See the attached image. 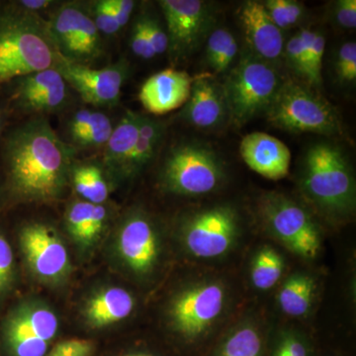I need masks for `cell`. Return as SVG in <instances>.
<instances>
[{
  "mask_svg": "<svg viewBox=\"0 0 356 356\" xmlns=\"http://www.w3.org/2000/svg\"><path fill=\"white\" fill-rule=\"evenodd\" d=\"M97 343L90 339H67L58 341L44 356H96Z\"/></svg>",
  "mask_w": 356,
  "mask_h": 356,
  "instance_id": "37",
  "label": "cell"
},
{
  "mask_svg": "<svg viewBox=\"0 0 356 356\" xmlns=\"http://www.w3.org/2000/svg\"><path fill=\"white\" fill-rule=\"evenodd\" d=\"M81 3L65 2L48 22L49 31L60 55L70 60L76 54V30Z\"/></svg>",
  "mask_w": 356,
  "mask_h": 356,
  "instance_id": "26",
  "label": "cell"
},
{
  "mask_svg": "<svg viewBox=\"0 0 356 356\" xmlns=\"http://www.w3.org/2000/svg\"><path fill=\"white\" fill-rule=\"evenodd\" d=\"M325 48L324 34L321 32H314L312 41L310 56L307 64L306 81L310 88H318L323 84V60Z\"/></svg>",
  "mask_w": 356,
  "mask_h": 356,
  "instance_id": "34",
  "label": "cell"
},
{
  "mask_svg": "<svg viewBox=\"0 0 356 356\" xmlns=\"http://www.w3.org/2000/svg\"><path fill=\"white\" fill-rule=\"evenodd\" d=\"M238 51L234 35L224 28H217L206 41V62L215 74H222L233 64Z\"/></svg>",
  "mask_w": 356,
  "mask_h": 356,
  "instance_id": "30",
  "label": "cell"
},
{
  "mask_svg": "<svg viewBox=\"0 0 356 356\" xmlns=\"http://www.w3.org/2000/svg\"><path fill=\"white\" fill-rule=\"evenodd\" d=\"M192 77L184 70L168 69L154 74L140 89L139 99L149 113L163 115L184 106L191 95Z\"/></svg>",
  "mask_w": 356,
  "mask_h": 356,
  "instance_id": "17",
  "label": "cell"
},
{
  "mask_svg": "<svg viewBox=\"0 0 356 356\" xmlns=\"http://www.w3.org/2000/svg\"><path fill=\"white\" fill-rule=\"evenodd\" d=\"M58 55L48 22L14 1L0 4V86L55 67Z\"/></svg>",
  "mask_w": 356,
  "mask_h": 356,
  "instance_id": "4",
  "label": "cell"
},
{
  "mask_svg": "<svg viewBox=\"0 0 356 356\" xmlns=\"http://www.w3.org/2000/svg\"><path fill=\"white\" fill-rule=\"evenodd\" d=\"M115 242L119 259L135 277L145 280L158 270L163 240L158 225L146 211H129L119 224Z\"/></svg>",
  "mask_w": 356,
  "mask_h": 356,
  "instance_id": "11",
  "label": "cell"
},
{
  "mask_svg": "<svg viewBox=\"0 0 356 356\" xmlns=\"http://www.w3.org/2000/svg\"><path fill=\"white\" fill-rule=\"evenodd\" d=\"M130 46L133 53L143 60H151L156 57L149 43L142 15L139 16L134 23L132 32H131Z\"/></svg>",
  "mask_w": 356,
  "mask_h": 356,
  "instance_id": "40",
  "label": "cell"
},
{
  "mask_svg": "<svg viewBox=\"0 0 356 356\" xmlns=\"http://www.w3.org/2000/svg\"><path fill=\"white\" fill-rule=\"evenodd\" d=\"M168 49L172 60L188 58L207 41L215 24L210 3L201 0H161Z\"/></svg>",
  "mask_w": 356,
  "mask_h": 356,
  "instance_id": "12",
  "label": "cell"
},
{
  "mask_svg": "<svg viewBox=\"0 0 356 356\" xmlns=\"http://www.w3.org/2000/svg\"><path fill=\"white\" fill-rule=\"evenodd\" d=\"M14 2L23 10L36 14H38L39 11L48 8L51 4L56 3L55 1H51V0H22V1Z\"/></svg>",
  "mask_w": 356,
  "mask_h": 356,
  "instance_id": "45",
  "label": "cell"
},
{
  "mask_svg": "<svg viewBox=\"0 0 356 356\" xmlns=\"http://www.w3.org/2000/svg\"><path fill=\"white\" fill-rule=\"evenodd\" d=\"M165 134V126L163 121L140 115L139 137L129 158L123 177L138 175L153 161L163 143Z\"/></svg>",
  "mask_w": 356,
  "mask_h": 356,
  "instance_id": "25",
  "label": "cell"
},
{
  "mask_svg": "<svg viewBox=\"0 0 356 356\" xmlns=\"http://www.w3.org/2000/svg\"><path fill=\"white\" fill-rule=\"evenodd\" d=\"M283 81L271 63L245 50L222 83L229 122L243 127L266 114Z\"/></svg>",
  "mask_w": 356,
  "mask_h": 356,
  "instance_id": "5",
  "label": "cell"
},
{
  "mask_svg": "<svg viewBox=\"0 0 356 356\" xmlns=\"http://www.w3.org/2000/svg\"><path fill=\"white\" fill-rule=\"evenodd\" d=\"M242 235L240 214L229 204L189 211L180 219L178 236L185 252L202 261L221 259L235 248Z\"/></svg>",
  "mask_w": 356,
  "mask_h": 356,
  "instance_id": "8",
  "label": "cell"
},
{
  "mask_svg": "<svg viewBox=\"0 0 356 356\" xmlns=\"http://www.w3.org/2000/svg\"><path fill=\"white\" fill-rule=\"evenodd\" d=\"M88 13L92 18L93 22L97 28L100 34L113 36L117 34L122 28L108 3V0H98V1L90 2Z\"/></svg>",
  "mask_w": 356,
  "mask_h": 356,
  "instance_id": "36",
  "label": "cell"
},
{
  "mask_svg": "<svg viewBox=\"0 0 356 356\" xmlns=\"http://www.w3.org/2000/svg\"><path fill=\"white\" fill-rule=\"evenodd\" d=\"M285 62L288 69L291 70L297 76L306 79V67L304 62L303 54H302L301 41H300L299 33L294 35L286 44L283 50Z\"/></svg>",
  "mask_w": 356,
  "mask_h": 356,
  "instance_id": "42",
  "label": "cell"
},
{
  "mask_svg": "<svg viewBox=\"0 0 356 356\" xmlns=\"http://www.w3.org/2000/svg\"><path fill=\"white\" fill-rule=\"evenodd\" d=\"M13 102L29 113H57L69 102V86L55 67L16 79Z\"/></svg>",
  "mask_w": 356,
  "mask_h": 356,
  "instance_id": "15",
  "label": "cell"
},
{
  "mask_svg": "<svg viewBox=\"0 0 356 356\" xmlns=\"http://www.w3.org/2000/svg\"><path fill=\"white\" fill-rule=\"evenodd\" d=\"M317 291L315 277L305 271H297L281 285L277 294L278 306L289 317H306L313 308Z\"/></svg>",
  "mask_w": 356,
  "mask_h": 356,
  "instance_id": "24",
  "label": "cell"
},
{
  "mask_svg": "<svg viewBox=\"0 0 356 356\" xmlns=\"http://www.w3.org/2000/svg\"><path fill=\"white\" fill-rule=\"evenodd\" d=\"M332 15L337 24L343 29L353 30L356 27L355 0H339L334 2Z\"/></svg>",
  "mask_w": 356,
  "mask_h": 356,
  "instance_id": "43",
  "label": "cell"
},
{
  "mask_svg": "<svg viewBox=\"0 0 356 356\" xmlns=\"http://www.w3.org/2000/svg\"><path fill=\"white\" fill-rule=\"evenodd\" d=\"M241 156L248 168L271 180L282 179L289 172L291 153L284 143L268 134L254 132L245 136Z\"/></svg>",
  "mask_w": 356,
  "mask_h": 356,
  "instance_id": "19",
  "label": "cell"
},
{
  "mask_svg": "<svg viewBox=\"0 0 356 356\" xmlns=\"http://www.w3.org/2000/svg\"><path fill=\"white\" fill-rule=\"evenodd\" d=\"M135 307V297L125 288L105 287L86 300L83 317L89 329L99 331L131 317Z\"/></svg>",
  "mask_w": 356,
  "mask_h": 356,
  "instance_id": "20",
  "label": "cell"
},
{
  "mask_svg": "<svg viewBox=\"0 0 356 356\" xmlns=\"http://www.w3.org/2000/svg\"><path fill=\"white\" fill-rule=\"evenodd\" d=\"M266 120L273 127L293 134L343 135L337 109L325 97L294 79L283 81L267 109Z\"/></svg>",
  "mask_w": 356,
  "mask_h": 356,
  "instance_id": "6",
  "label": "cell"
},
{
  "mask_svg": "<svg viewBox=\"0 0 356 356\" xmlns=\"http://www.w3.org/2000/svg\"><path fill=\"white\" fill-rule=\"evenodd\" d=\"M67 234L81 248L95 247L106 229L109 210L105 204H92L84 200L72 202L65 212Z\"/></svg>",
  "mask_w": 356,
  "mask_h": 356,
  "instance_id": "22",
  "label": "cell"
},
{
  "mask_svg": "<svg viewBox=\"0 0 356 356\" xmlns=\"http://www.w3.org/2000/svg\"><path fill=\"white\" fill-rule=\"evenodd\" d=\"M180 118L193 127L213 130L229 122L228 108L222 83L210 74H199L192 83L191 95Z\"/></svg>",
  "mask_w": 356,
  "mask_h": 356,
  "instance_id": "16",
  "label": "cell"
},
{
  "mask_svg": "<svg viewBox=\"0 0 356 356\" xmlns=\"http://www.w3.org/2000/svg\"><path fill=\"white\" fill-rule=\"evenodd\" d=\"M112 131H113V127H112L111 121L108 117H106L104 120L88 128V130L83 131V133L79 134V136L70 140L74 146L81 147V149L104 147Z\"/></svg>",
  "mask_w": 356,
  "mask_h": 356,
  "instance_id": "38",
  "label": "cell"
},
{
  "mask_svg": "<svg viewBox=\"0 0 356 356\" xmlns=\"http://www.w3.org/2000/svg\"><path fill=\"white\" fill-rule=\"evenodd\" d=\"M334 70L341 83H355L356 81V44L346 42L339 47L336 56Z\"/></svg>",
  "mask_w": 356,
  "mask_h": 356,
  "instance_id": "35",
  "label": "cell"
},
{
  "mask_svg": "<svg viewBox=\"0 0 356 356\" xmlns=\"http://www.w3.org/2000/svg\"><path fill=\"white\" fill-rule=\"evenodd\" d=\"M299 185L307 201L327 220L344 221L355 213L353 168L336 143L322 140L307 149L300 166Z\"/></svg>",
  "mask_w": 356,
  "mask_h": 356,
  "instance_id": "3",
  "label": "cell"
},
{
  "mask_svg": "<svg viewBox=\"0 0 356 356\" xmlns=\"http://www.w3.org/2000/svg\"><path fill=\"white\" fill-rule=\"evenodd\" d=\"M54 67L83 102L95 106H111L119 102L130 65L125 58H121L116 64L95 70L67 60L58 53Z\"/></svg>",
  "mask_w": 356,
  "mask_h": 356,
  "instance_id": "14",
  "label": "cell"
},
{
  "mask_svg": "<svg viewBox=\"0 0 356 356\" xmlns=\"http://www.w3.org/2000/svg\"><path fill=\"white\" fill-rule=\"evenodd\" d=\"M231 292L217 277L197 278L180 287L166 307V327L184 353H203L226 315Z\"/></svg>",
  "mask_w": 356,
  "mask_h": 356,
  "instance_id": "2",
  "label": "cell"
},
{
  "mask_svg": "<svg viewBox=\"0 0 356 356\" xmlns=\"http://www.w3.org/2000/svg\"><path fill=\"white\" fill-rule=\"evenodd\" d=\"M257 214L266 231L293 254L313 259L320 252L322 236L303 205L278 192H266L257 201Z\"/></svg>",
  "mask_w": 356,
  "mask_h": 356,
  "instance_id": "10",
  "label": "cell"
},
{
  "mask_svg": "<svg viewBox=\"0 0 356 356\" xmlns=\"http://www.w3.org/2000/svg\"><path fill=\"white\" fill-rule=\"evenodd\" d=\"M100 35L86 6L81 3L76 30V54L72 62L86 65L99 57L102 51Z\"/></svg>",
  "mask_w": 356,
  "mask_h": 356,
  "instance_id": "29",
  "label": "cell"
},
{
  "mask_svg": "<svg viewBox=\"0 0 356 356\" xmlns=\"http://www.w3.org/2000/svg\"><path fill=\"white\" fill-rule=\"evenodd\" d=\"M262 4L281 31L298 24L305 14L303 4L294 0H267Z\"/></svg>",
  "mask_w": 356,
  "mask_h": 356,
  "instance_id": "32",
  "label": "cell"
},
{
  "mask_svg": "<svg viewBox=\"0 0 356 356\" xmlns=\"http://www.w3.org/2000/svg\"><path fill=\"white\" fill-rule=\"evenodd\" d=\"M284 269V257L280 250L273 245H262L255 252L250 262V282L255 289L268 291L280 283Z\"/></svg>",
  "mask_w": 356,
  "mask_h": 356,
  "instance_id": "27",
  "label": "cell"
},
{
  "mask_svg": "<svg viewBox=\"0 0 356 356\" xmlns=\"http://www.w3.org/2000/svg\"><path fill=\"white\" fill-rule=\"evenodd\" d=\"M238 19L250 50L271 64L280 60L284 50L283 33L269 17L264 4L254 0L243 2L238 10Z\"/></svg>",
  "mask_w": 356,
  "mask_h": 356,
  "instance_id": "18",
  "label": "cell"
},
{
  "mask_svg": "<svg viewBox=\"0 0 356 356\" xmlns=\"http://www.w3.org/2000/svg\"><path fill=\"white\" fill-rule=\"evenodd\" d=\"M16 267L13 248L0 233V301L11 292L15 283Z\"/></svg>",
  "mask_w": 356,
  "mask_h": 356,
  "instance_id": "33",
  "label": "cell"
},
{
  "mask_svg": "<svg viewBox=\"0 0 356 356\" xmlns=\"http://www.w3.org/2000/svg\"><path fill=\"white\" fill-rule=\"evenodd\" d=\"M267 356H316L311 339L296 330H282L269 339Z\"/></svg>",
  "mask_w": 356,
  "mask_h": 356,
  "instance_id": "31",
  "label": "cell"
},
{
  "mask_svg": "<svg viewBox=\"0 0 356 356\" xmlns=\"http://www.w3.org/2000/svg\"><path fill=\"white\" fill-rule=\"evenodd\" d=\"M74 191L86 202L105 204L109 196V184L102 168L97 163L74 165L70 173Z\"/></svg>",
  "mask_w": 356,
  "mask_h": 356,
  "instance_id": "28",
  "label": "cell"
},
{
  "mask_svg": "<svg viewBox=\"0 0 356 356\" xmlns=\"http://www.w3.org/2000/svg\"><path fill=\"white\" fill-rule=\"evenodd\" d=\"M140 115L127 110L105 144L103 165L115 177H124L129 158L139 137Z\"/></svg>",
  "mask_w": 356,
  "mask_h": 356,
  "instance_id": "23",
  "label": "cell"
},
{
  "mask_svg": "<svg viewBox=\"0 0 356 356\" xmlns=\"http://www.w3.org/2000/svg\"><path fill=\"white\" fill-rule=\"evenodd\" d=\"M109 356H172L163 351L153 350L147 348H133L129 350L118 351Z\"/></svg>",
  "mask_w": 356,
  "mask_h": 356,
  "instance_id": "46",
  "label": "cell"
},
{
  "mask_svg": "<svg viewBox=\"0 0 356 356\" xmlns=\"http://www.w3.org/2000/svg\"><path fill=\"white\" fill-rule=\"evenodd\" d=\"M107 115L93 110L81 109L74 112L67 121V133L70 139H74L83 131L92 127L106 118Z\"/></svg>",
  "mask_w": 356,
  "mask_h": 356,
  "instance_id": "39",
  "label": "cell"
},
{
  "mask_svg": "<svg viewBox=\"0 0 356 356\" xmlns=\"http://www.w3.org/2000/svg\"><path fill=\"white\" fill-rule=\"evenodd\" d=\"M108 3L119 25L123 28L130 20L136 2L132 0H108Z\"/></svg>",
  "mask_w": 356,
  "mask_h": 356,
  "instance_id": "44",
  "label": "cell"
},
{
  "mask_svg": "<svg viewBox=\"0 0 356 356\" xmlns=\"http://www.w3.org/2000/svg\"><path fill=\"white\" fill-rule=\"evenodd\" d=\"M58 316L48 304L23 300L0 324V356H44L58 341Z\"/></svg>",
  "mask_w": 356,
  "mask_h": 356,
  "instance_id": "9",
  "label": "cell"
},
{
  "mask_svg": "<svg viewBox=\"0 0 356 356\" xmlns=\"http://www.w3.org/2000/svg\"><path fill=\"white\" fill-rule=\"evenodd\" d=\"M142 16L154 55H163L168 49V34L165 28L154 16L147 15V14Z\"/></svg>",
  "mask_w": 356,
  "mask_h": 356,
  "instance_id": "41",
  "label": "cell"
},
{
  "mask_svg": "<svg viewBox=\"0 0 356 356\" xmlns=\"http://www.w3.org/2000/svg\"><path fill=\"white\" fill-rule=\"evenodd\" d=\"M6 189L24 202H53L64 193L74 165V147L37 116L7 135L3 147Z\"/></svg>",
  "mask_w": 356,
  "mask_h": 356,
  "instance_id": "1",
  "label": "cell"
},
{
  "mask_svg": "<svg viewBox=\"0 0 356 356\" xmlns=\"http://www.w3.org/2000/svg\"><path fill=\"white\" fill-rule=\"evenodd\" d=\"M161 186L170 193L198 197L216 191L226 179L219 154L208 145L191 140L175 145L159 170Z\"/></svg>",
  "mask_w": 356,
  "mask_h": 356,
  "instance_id": "7",
  "label": "cell"
},
{
  "mask_svg": "<svg viewBox=\"0 0 356 356\" xmlns=\"http://www.w3.org/2000/svg\"><path fill=\"white\" fill-rule=\"evenodd\" d=\"M4 121H6V114H4L3 110L0 108V134H1L2 129H3Z\"/></svg>",
  "mask_w": 356,
  "mask_h": 356,
  "instance_id": "47",
  "label": "cell"
},
{
  "mask_svg": "<svg viewBox=\"0 0 356 356\" xmlns=\"http://www.w3.org/2000/svg\"><path fill=\"white\" fill-rule=\"evenodd\" d=\"M21 252L35 277L58 284L70 275L69 252L57 231L44 222L26 224L19 233Z\"/></svg>",
  "mask_w": 356,
  "mask_h": 356,
  "instance_id": "13",
  "label": "cell"
},
{
  "mask_svg": "<svg viewBox=\"0 0 356 356\" xmlns=\"http://www.w3.org/2000/svg\"><path fill=\"white\" fill-rule=\"evenodd\" d=\"M268 341L262 325L248 318L212 341L201 356H267Z\"/></svg>",
  "mask_w": 356,
  "mask_h": 356,
  "instance_id": "21",
  "label": "cell"
}]
</instances>
